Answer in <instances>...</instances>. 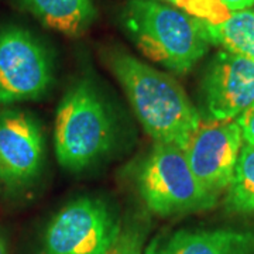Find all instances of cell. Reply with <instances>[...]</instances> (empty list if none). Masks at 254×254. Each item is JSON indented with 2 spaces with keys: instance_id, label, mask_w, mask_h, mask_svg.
Listing matches in <instances>:
<instances>
[{
  "instance_id": "cell-11",
  "label": "cell",
  "mask_w": 254,
  "mask_h": 254,
  "mask_svg": "<svg viewBox=\"0 0 254 254\" xmlns=\"http://www.w3.org/2000/svg\"><path fill=\"white\" fill-rule=\"evenodd\" d=\"M46 27L64 36L83 34L96 18L92 0H18Z\"/></svg>"
},
{
  "instance_id": "cell-12",
  "label": "cell",
  "mask_w": 254,
  "mask_h": 254,
  "mask_svg": "<svg viewBox=\"0 0 254 254\" xmlns=\"http://www.w3.org/2000/svg\"><path fill=\"white\" fill-rule=\"evenodd\" d=\"M202 24L209 44L222 46L225 51L254 61V10L232 11L220 24Z\"/></svg>"
},
{
  "instance_id": "cell-7",
  "label": "cell",
  "mask_w": 254,
  "mask_h": 254,
  "mask_svg": "<svg viewBox=\"0 0 254 254\" xmlns=\"http://www.w3.org/2000/svg\"><path fill=\"white\" fill-rule=\"evenodd\" d=\"M243 147V134L237 122H200L182 148L192 173L210 193L219 196L229 188Z\"/></svg>"
},
{
  "instance_id": "cell-3",
  "label": "cell",
  "mask_w": 254,
  "mask_h": 254,
  "mask_svg": "<svg viewBox=\"0 0 254 254\" xmlns=\"http://www.w3.org/2000/svg\"><path fill=\"white\" fill-rule=\"evenodd\" d=\"M115 137L108 105L89 79H81L64 95L57 110L54 143L57 160L79 173L108 153Z\"/></svg>"
},
{
  "instance_id": "cell-6",
  "label": "cell",
  "mask_w": 254,
  "mask_h": 254,
  "mask_svg": "<svg viewBox=\"0 0 254 254\" xmlns=\"http://www.w3.org/2000/svg\"><path fill=\"white\" fill-rule=\"evenodd\" d=\"M53 81L44 44L21 27L0 28V106L41 98Z\"/></svg>"
},
{
  "instance_id": "cell-9",
  "label": "cell",
  "mask_w": 254,
  "mask_h": 254,
  "mask_svg": "<svg viewBox=\"0 0 254 254\" xmlns=\"http://www.w3.org/2000/svg\"><path fill=\"white\" fill-rule=\"evenodd\" d=\"M44 160V136L36 119L21 110L0 112V184L26 185Z\"/></svg>"
},
{
  "instance_id": "cell-15",
  "label": "cell",
  "mask_w": 254,
  "mask_h": 254,
  "mask_svg": "<svg viewBox=\"0 0 254 254\" xmlns=\"http://www.w3.org/2000/svg\"><path fill=\"white\" fill-rule=\"evenodd\" d=\"M144 225L141 223H128L122 227L118 242L115 243L109 254H143L145 242Z\"/></svg>"
},
{
  "instance_id": "cell-4",
  "label": "cell",
  "mask_w": 254,
  "mask_h": 254,
  "mask_svg": "<svg viewBox=\"0 0 254 254\" xmlns=\"http://www.w3.org/2000/svg\"><path fill=\"white\" fill-rule=\"evenodd\" d=\"M137 190L148 210L158 216H177L212 209L218 203L192 173L182 148L155 143L140 164Z\"/></svg>"
},
{
  "instance_id": "cell-14",
  "label": "cell",
  "mask_w": 254,
  "mask_h": 254,
  "mask_svg": "<svg viewBox=\"0 0 254 254\" xmlns=\"http://www.w3.org/2000/svg\"><path fill=\"white\" fill-rule=\"evenodd\" d=\"M174 4L190 17L208 24H220L232 13L220 0H174Z\"/></svg>"
},
{
  "instance_id": "cell-19",
  "label": "cell",
  "mask_w": 254,
  "mask_h": 254,
  "mask_svg": "<svg viewBox=\"0 0 254 254\" xmlns=\"http://www.w3.org/2000/svg\"><path fill=\"white\" fill-rule=\"evenodd\" d=\"M167 1H171V3H174V0H167Z\"/></svg>"
},
{
  "instance_id": "cell-17",
  "label": "cell",
  "mask_w": 254,
  "mask_h": 254,
  "mask_svg": "<svg viewBox=\"0 0 254 254\" xmlns=\"http://www.w3.org/2000/svg\"><path fill=\"white\" fill-rule=\"evenodd\" d=\"M230 11L250 9L254 6V0H220Z\"/></svg>"
},
{
  "instance_id": "cell-16",
  "label": "cell",
  "mask_w": 254,
  "mask_h": 254,
  "mask_svg": "<svg viewBox=\"0 0 254 254\" xmlns=\"http://www.w3.org/2000/svg\"><path fill=\"white\" fill-rule=\"evenodd\" d=\"M237 125L240 126L243 138L247 144L254 145V108L246 110L236 119Z\"/></svg>"
},
{
  "instance_id": "cell-1",
  "label": "cell",
  "mask_w": 254,
  "mask_h": 254,
  "mask_svg": "<svg viewBox=\"0 0 254 254\" xmlns=\"http://www.w3.org/2000/svg\"><path fill=\"white\" fill-rule=\"evenodd\" d=\"M109 66L145 133L155 143L184 148L202 119L181 85L120 50L109 55Z\"/></svg>"
},
{
  "instance_id": "cell-2",
  "label": "cell",
  "mask_w": 254,
  "mask_h": 254,
  "mask_svg": "<svg viewBox=\"0 0 254 254\" xmlns=\"http://www.w3.org/2000/svg\"><path fill=\"white\" fill-rule=\"evenodd\" d=\"M122 24L143 54L174 73H187L206 54L202 21L155 0H128Z\"/></svg>"
},
{
  "instance_id": "cell-13",
  "label": "cell",
  "mask_w": 254,
  "mask_h": 254,
  "mask_svg": "<svg viewBox=\"0 0 254 254\" xmlns=\"http://www.w3.org/2000/svg\"><path fill=\"white\" fill-rule=\"evenodd\" d=\"M225 206L233 213H254V145L242 147Z\"/></svg>"
},
{
  "instance_id": "cell-5",
  "label": "cell",
  "mask_w": 254,
  "mask_h": 254,
  "mask_svg": "<svg viewBox=\"0 0 254 254\" xmlns=\"http://www.w3.org/2000/svg\"><path fill=\"white\" fill-rule=\"evenodd\" d=\"M120 232V220L106 202L82 196L51 219L43 254H109Z\"/></svg>"
},
{
  "instance_id": "cell-8",
  "label": "cell",
  "mask_w": 254,
  "mask_h": 254,
  "mask_svg": "<svg viewBox=\"0 0 254 254\" xmlns=\"http://www.w3.org/2000/svg\"><path fill=\"white\" fill-rule=\"evenodd\" d=\"M205 109L212 120H233L254 108V61L229 51L212 60L203 83Z\"/></svg>"
},
{
  "instance_id": "cell-10",
  "label": "cell",
  "mask_w": 254,
  "mask_h": 254,
  "mask_svg": "<svg viewBox=\"0 0 254 254\" xmlns=\"http://www.w3.org/2000/svg\"><path fill=\"white\" fill-rule=\"evenodd\" d=\"M143 254H254V230L180 229L155 236Z\"/></svg>"
},
{
  "instance_id": "cell-18",
  "label": "cell",
  "mask_w": 254,
  "mask_h": 254,
  "mask_svg": "<svg viewBox=\"0 0 254 254\" xmlns=\"http://www.w3.org/2000/svg\"><path fill=\"white\" fill-rule=\"evenodd\" d=\"M0 254H9V249H7V243L4 240L3 235L0 233Z\"/></svg>"
}]
</instances>
